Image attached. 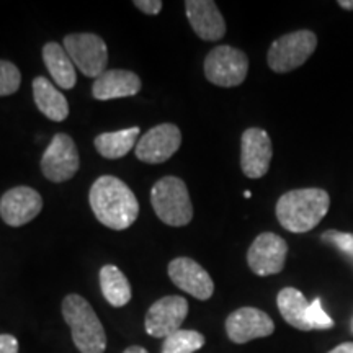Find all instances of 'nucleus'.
<instances>
[{"label": "nucleus", "mask_w": 353, "mask_h": 353, "mask_svg": "<svg viewBox=\"0 0 353 353\" xmlns=\"http://www.w3.org/2000/svg\"><path fill=\"white\" fill-rule=\"evenodd\" d=\"M90 208L103 226L123 231L134 224L139 216V203L132 190L113 175H103L92 185Z\"/></svg>", "instance_id": "1"}, {"label": "nucleus", "mask_w": 353, "mask_h": 353, "mask_svg": "<svg viewBox=\"0 0 353 353\" xmlns=\"http://www.w3.org/2000/svg\"><path fill=\"white\" fill-rule=\"evenodd\" d=\"M330 196L322 188H298L286 192L276 203V219L281 228L293 234L314 229L325 218Z\"/></svg>", "instance_id": "2"}, {"label": "nucleus", "mask_w": 353, "mask_h": 353, "mask_svg": "<svg viewBox=\"0 0 353 353\" xmlns=\"http://www.w3.org/2000/svg\"><path fill=\"white\" fill-rule=\"evenodd\" d=\"M63 316L72 332L74 345L81 353H103L107 334L94 307L79 294H68L63 301Z\"/></svg>", "instance_id": "3"}, {"label": "nucleus", "mask_w": 353, "mask_h": 353, "mask_svg": "<svg viewBox=\"0 0 353 353\" xmlns=\"http://www.w3.org/2000/svg\"><path fill=\"white\" fill-rule=\"evenodd\" d=\"M152 208L162 223L182 228L193 218L188 188L179 176H164L151 190Z\"/></svg>", "instance_id": "4"}, {"label": "nucleus", "mask_w": 353, "mask_h": 353, "mask_svg": "<svg viewBox=\"0 0 353 353\" xmlns=\"http://www.w3.org/2000/svg\"><path fill=\"white\" fill-rule=\"evenodd\" d=\"M317 48V37L311 30H298L286 33L272 43L268 50L267 63L273 72L286 74L301 68L314 54Z\"/></svg>", "instance_id": "5"}, {"label": "nucleus", "mask_w": 353, "mask_h": 353, "mask_svg": "<svg viewBox=\"0 0 353 353\" xmlns=\"http://www.w3.org/2000/svg\"><path fill=\"white\" fill-rule=\"evenodd\" d=\"M249 72V57L237 48L223 44L210 51L205 59V76L218 87H237Z\"/></svg>", "instance_id": "6"}, {"label": "nucleus", "mask_w": 353, "mask_h": 353, "mask_svg": "<svg viewBox=\"0 0 353 353\" xmlns=\"http://www.w3.org/2000/svg\"><path fill=\"white\" fill-rule=\"evenodd\" d=\"M64 50L85 77H100L107 70L108 50L94 33H72L64 38Z\"/></svg>", "instance_id": "7"}, {"label": "nucleus", "mask_w": 353, "mask_h": 353, "mask_svg": "<svg viewBox=\"0 0 353 353\" xmlns=\"http://www.w3.org/2000/svg\"><path fill=\"white\" fill-rule=\"evenodd\" d=\"M79 152L72 138L65 132H59L52 138L51 144L48 145L41 159L43 175L54 183L68 182L77 174Z\"/></svg>", "instance_id": "8"}, {"label": "nucleus", "mask_w": 353, "mask_h": 353, "mask_svg": "<svg viewBox=\"0 0 353 353\" xmlns=\"http://www.w3.org/2000/svg\"><path fill=\"white\" fill-rule=\"evenodd\" d=\"M288 244L275 232H262L247 250V263L259 276L276 275L285 268Z\"/></svg>", "instance_id": "9"}, {"label": "nucleus", "mask_w": 353, "mask_h": 353, "mask_svg": "<svg viewBox=\"0 0 353 353\" xmlns=\"http://www.w3.org/2000/svg\"><path fill=\"white\" fill-rule=\"evenodd\" d=\"M182 132L172 123L157 125L149 130L136 144V157L145 164H162L179 151Z\"/></svg>", "instance_id": "10"}, {"label": "nucleus", "mask_w": 353, "mask_h": 353, "mask_svg": "<svg viewBox=\"0 0 353 353\" xmlns=\"http://www.w3.org/2000/svg\"><path fill=\"white\" fill-rule=\"evenodd\" d=\"M188 314V301L182 296L161 298L149 307L144 327L151 337L165 339L182 327Z\"/></svg>", "instance_id": "11"}, {"label": "nucleus", "mask_w": 353, "mask_h": 353, "mask_svg": "<svg viewBox=\"0 0 353 353\" xmlns=\"http://www.w3.org/2000/svg\"><path fill=\"white\" fill-rule=\"evenodd\" d=\"M275 322L262 309L239 307L226 319V334L234 343H247L273 334Z\"/></svg>", "instance_id": "12"}, {"label": "nucleus", "mask_w": 353, "mask_h": 353, "mask_svg": "<svg viewBox=\"0 0 353 353\" xmlns=\"http://www.w3.org/2000/svg\"><path fill=\"white\" fill-rule=\"evenodd\" d=\"M272 141L267 131L249 128L241 138V169L249 179H262L270 169Z\"/></svg>", "instance_id": "13"}, {"label": "nucleus", "mask_w": 353, "mask_h": 353, "mask_svg": "<svg viewBox=\"0 0 353 353\" xmlns=\"http://www.w3.org/2000/svg\"><path fill=\"white\" fill-rule=\"evenodd\" d=\"M43 210V198L30 187H15L0 198V218L12 228L33 221Z\"/></svg>", "instance_id": "14"}, {"label": "nucleus", "mask_w": 353, "mask_h": 353, "mask_svg": "<svg viewBox=\"0 0 353 353\" xmlns=\"http://www.w3.org/2000/svg\"><path fill=\"white\" fill-rule=\"evenodd\" d=\"M169 276L175 286L200 301H208L214 293L210 273L193 259L179 257L169 263Z\"/></svg>", "instance_id": "15"}, {"label": "nucleus", "mask_w": 353, "mask_h": 353, "mask_svg": "<svg viewBox=\"0 0 353 353\" xmlns=\"http://www.w3.org/2000/svg\"><path fill=\"white\" fill-rule=\"evenodd\" d=\"M185 10L192 28L205 41H219L226 34V21L211 0H187Z\"/></svg>", "instance_id": "16"}, {"label": "nucleus", "mask_w": 353, "mask_h": 353, "mask_svg": "<svg viewBox=\"0 0 353 353\" xmlns=\"http://www.w3.org/2000/svg\"><path fill=\"white\" fill-rule=\"evenodd\" d=\"M141 79L131 70L110 69L95 79L92 85V95L97 100L126 99L139 94Z\"/></svg>", "instance_id": "17"}, {"label": "nucleus", "mask_w": 353, "mask_h": 353, "mask_svg": "<svg viewBox=\"0 0 353 353\" xmlns=\"http://www.w3.org/2000/svg\"><path fill=\"white\" fill-rule=\"evenodd\" d=\"M34 103L44 117L51 121H64L69 114V103L46 77H37L33 81Z\"/></svg>", "instance_id": "18"}, {"label": "nucleus", "mask_w": 353, "mask_h": 353, "mask_svg": "<svg viewBox=\"0 0 353 353\" xmlns=\"http://www.w3.org/2000/svg\"><path fill=\"white\" fill-rule=\"evenodd\" d=\"M276 306L281 317L288 322L291 327L304 330V332L312 330L307 317L311 303L307 301L301 291L291 288V286L283 288L276 296Z\"/></svg>", "instance_id": "19"}, {"label": "nucleus", "mask_w": 353, "mask_h": 353, "mask_svg": "<svg viewBox=\"0 0 353 353\" xmlns=\"http://www.w3.org/2000/svg\"><path fill=\"white\" fill-rule=\"evenodd\" d=\"M43 59L56 85L65 88V90L76 85L77 76L76 70H74V63L68 52H65L64 46L57 43L44 44Z\"/></svg>", "instance_id": "20"}, {"label": "nucleus", "mask_w": 353, "mask_h": 353, "mask_svg": "<svg viewBox=\"0 0 353 353\" xmlns=\"http://www.w3.org/2000/svg\"><path fill=\"white\" fill-rule=\"evenodd\" d=\"M139 128L132 126L126 130L103 132L95 138V148L100 152V156L105 159H121L138 144Z\"/></svg>", "instance_id": "21"}, {"label": "nucleus", "mask_w": 353, "mask_h": 353, "mask_svg": "<svg viewBox=\"0 0 353 353\" xmlns=\"http://www.w3.org/2000/svg\"><path fill=\"white\" fill-rule=\"evenodd\" d=\"M100 288L113 307H123L131 301V285L120 268L105 265L100 270Z\"/></svg>", "instance_id": "22"}, {"label": "nucleus", "mask_w": 353, "mask_h": 353, "mask_svg": "<svg viewBox=\"0 0 353 353\" xmlns=\"http://www.w3.org/2000/svg\"><path fill=\"white\" fill-rule=\"evenodd\" d=\"M205 335L196 330L180 329L164 339L162 353H195L205 345Z\"/></svg>", "instance_id": "23"}, {"label": "nucleus", "mask_w": 353, "mask_h": 353, "mask_svg": "<svg viewBox=\"0 0 353 353\" xmlns=\"http://www.w3.org/2000/svg\"><path fill=\"white\" fill-rule=\"evenodd\" d=\"M21 74L19 68L8 61H0V97L13 95L20 88Z\"/></svg>", "instance_id": "24"}, {"label": "nucleus", "mask_w": 353, "mask_h": 353, "mask_svg": "<svg viewBox=\"0 0 353 353\" xmlns=\"http://www.w3.org/2000/svg\"><path fill=\"white\" fill-rule=\"evenodd\" d=\"M321 239L325 244L334 245L335 249L348 257L353 262V234L350 232H339V231H327L321 236Z\"/></svg>", "instance_id": "25"}, {"label": "nucleus", "mask_w": 353, "mask_h": 353, "mask_svg": "<svg viewBox=\"0 0 353 353\" xmlns=\"http://www.w3.org/2000/svg\"><path fill=\"white\" fill-rule=\"evenodd\" d=\"M309 324H311L312 330H329L334 327V321L327 312L322 307L321 298H316L314 301L309 306Z\"/></svg>", "instance_id": "26"}, {"label": "nucleus", "mask_w": 353, "mask_h": 353, "mask_svg": "<svg viewBox=\"0 0 353 353\" xmlns=\"http://www.w3.org/2000/svg\"><path fill=\"white\" fill-rule=\"evenodd\" d=\"M134 6L138 7L141 12L145 13V15H157V13L162 10V6H164V3H162L161 0H136Z\"/></svg>", "instance_id": "27"}, {"label": "nucleus", "mask_w": 353, "mask_h": 353, "mask_svg": "<svg viewBox=\"0 0 353 353\" xmlns=\"http://www.w3.org/2000/svg\"><path fill=\"white\" fill-rule=\"evenodd\" d=\"M0 353H19V341L10 334L0 335Z\"/></svg>", "instance_id": "28"}, {"label": "nucleus", "mask_w": 353, "mask_h": 353, "mask_svg": "<svg viewBox=\"0 0 353 353\" xmlns=\"http://www.w3.org/2000/svg\"><path fill=\"white\" fill-rule=\"evenodd\" d=\"M327 353H353V342H343Z\"/></svg>", "instance_id": "29"}, {"label": "nucleus", "mask_w": 353, "mask_h": 353, "mask_svg": "<svg viewBox=\"0 0 353 353\" xmlns=\"http://www.w3.org/2000/svg\"><path fill=\"white\" fill-rule=\"evenodd\" d=\"M339 7L343 8V10L353 12V0H339Z\"/></svg>", "instance_id": "30"}, {"label": "nucleus", "mask_w": 353, "mask_h": 353, "mask_svg": "<svg viewBox=\"0 0 353 353\" xmlns=\"http://www.w3.org/2000/svg\"><path fill=\"white\" fill-rule=\"evenodd\" d=\"M123 353H149V352L145 350V348H143V347L132 345V347H130V348H126V350L123 352Z\"/></svg>", "instance_id": "31"}, {"label": "nucleus", "mask_w": 353, "mask_h": 353, "mask_svg": "<svg viewBox=\"0 0 353 353\" xmlns=\"http://www.w3.org/2000/svg\"><path fill=\"white\" fill-rule=\"evenodd\" d=\"M244 196H245V198H250V196H252V193H250V192H245V193H244Z\"/></svg>", "instance_id": "32"}, {"label": "nucleus", "mask_w": 353, "mask_h": 353, "mask_svg": "<svg viewBox=\"0 0 353 353\" xmlns=\"http://www.w3.org/2000/svg\"><path fill=\"white\" fill-rule=\"evenodd\" d=\"M352 330H353V324H352Z\"/></svg>", "instance_id": "33"}]
</instances>
